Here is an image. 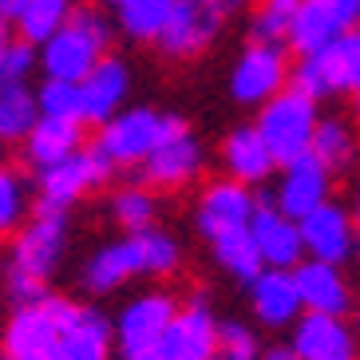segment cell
<instances>
[{
    "instance_id": "1",
    "label": "cell",
    "mask_w": 360,
    "mask_h": 360,
    "mask_svg": "<svg viewBox=\"0 0 360 360\" xmlns=\"http://www.w3.org/2000/svg\"><path fill=\"white\" fill-rule=\"evenodd\" d=\"M68 254V214L44 210L24 218V226L12 233V254L4 265V297L12 305H28L48 293V281L56 277Z\"/></svg>"
},
{
    "instance_id": "2",
    "label": "cell",
    "mask_w": 360,
    "mask_h": 360,
    "mask_svg": "<svg viewBox=\"0 0 360 360\" xmlns=\"http://www.w3.org/2000/svg\"><path fill=\"white\" fill-rule=\"evenodd\" d=\"M107 44H111V24H107V16L99 8H91V4H79V8L68 12L64 28L40 44L36 64L44 68L48 79L79 84L96 68L99 56H107Z\"/></svg>"
},
{
    "instance_id": "3",
    "label": "cell",
    "mask_w": 360,
    "mask_h": 360,
    "mask_svg": "<svg viewBox=\"0 0 360 360\" xmlns=\"http://www.w3.org/2000/svg\"><path fill=\"white\" fill-rule=\"evenodd\" d=\"M174 309H179V301L167 289L135 293L111 321V352L119 360H167L162 337H167Z\"/></svg>"
},
{
    "instance_id": "4",
    "label": "cell",
    "mask_w": 360,
    "mask_h": 360,
    "mask_svg": "<svg viewBox=\"0 0 360 360\" xmlns=\"http://www.w3.org/2000/svg\"><path fill=\"white\" fill-rule=\"evenodd\" d=\"M317 99L301 96L297 87H281L274 99H265L257 107V123L254 131L262 135V143L269 147L274 162L297 159V155H309V143H313V127H317Z\"/></svg>"
},
{
    "instance_id": "5",
    "label": "cell",
    "mask_w": 360,
    "mask_h": 360,
    "mask_svg": "<svg viewBox=\"0 0 360 360\" xmlns=\"http://www.w3.org/2000/svg\"><path fill=\"white\" fill-rule=\"evenodd\" d=\"M68 309H72V301L52 293L36 297L28 305H16L4 321V337H0L4 360H52Z\"/></svg>"
},
{
    "instance_id": "6",
    "label": "cell",
    "mask_w": 360,
    "mask_h": 360,
    "mask_svg": "<svg viewBox=\"0 0 360 360\" xmlns=\"http://www.w3.org/2000/svg\"><path fill=\"white\" fill-rule=\"evenodd\" d=\"M356 52L360 32H340L337 40L321 44L317 52L301 56V64L289 72V87H297L309 99L345 96L356 87Z\"/></svg>"
},
{
    "instance_id": "7",
    "label": "cell",
    "mask_w": 360,
    "mask_h": 360,
    "mask_svg": "<svg viewBox=\"0 0 360 360\" xmlns=\"http://www.w3.org/2000/svg\"><path fill=\"white\" fill-rule=\"evenodd\" d=\"M202 167H206L202 139L194 135L179 115H167L162 135L155 139V147H150L147 159H143L147 182L159 186V191H182V186H191L202 174Z\"/></svg>"
},
{
    "instance_id": "8",
    "label": "cell",
    "mask_w": 360,
    "mask_h": 360,
    "mask_svg": "<svg viewBox=\"0 0 360 360\" xmlns=\"http://www.w3.org/2000/svg\"><path fill=\"white\" fill-rule=\"evenodd\" d=\"M230 12L222 8V0H170L167 24L159 32V48L170 60H194L222 36Z\"/></svg>"
},
{
    "instance_id": "9",
    "label": "cell",
    "mask_w": 360,
    "mask_h": 360,
    "mask_svg": "<svg viewBox=\"0 0 360 360\" xmlns=\"http://www.w3.org/2000/svg\"><path fill=\"white\" fill-rule=\"evenodd\" d=\"M111 170H115V167H111L96 147H91V150L79 147L75 155H68V159H60V162H52V167L40 170V179H36L40 206H44V210L68 214L87 191L103 186V182L111 179Z\"/></svg>"
},
{
    "instance_id": "10",
    "label": "cell",
    "mask_w": 360,
    "mask_h": 360,
    "mask_svg": "<svg viewBox=\"0 0 360 360\" xmlns=\"http://www.w3.org/2000/svg\"><path fill=\"white\" fill-rule=\"evenodd\" d=\"M167 115H159L155 107H127L99 123V139L96 150L103 155L111 167H135L147 159V150L155 147V139L162 135Z\"/></svg>"
},
{
    "instance_id": "11",
    "label": "cell",
    "mask_w": 360,
    "mask_h": 360,
    "mask_svg": "<svg viewBox=\"0 0 360 360\" xmlns=\"http://www.w3.org/2000/svg\"><path fill=\"white\" fill-rule=\"evenodd\" d=\"M289 87V56L281 44H250L230 72V96L242 107H262Z\"/></svg>"
},
{
    "instance_id": "12",
    "label": "cell",
    "mask_w": 360,
    "mask_h": 360,
    "mask_svg": "<svg viewBox=\"0 0 360 360\" xmlns=\"http://www.w3.org/2000/svg\"><path fill=\"white\" fill-rule=\"evenodd\" d=\"M289 349H293L297 360H356L360 340L345 317L301 313L289 325Z\"/></svg>"
},
{
    "instance_id": "13",
    "label": "cell",
    "mask_w": 360,
    "mask_h": 360,
    "mask_svg": "<svg viewBox=\"0 0 360 360\" xmlns=\"http://www.w3.org/2000/svg\"><path fill=\"white\" fill-rule=\"evenodd\" d=\"M328 191H333V170L321 159H313V155H297V159L281 162L274 206L285 214V218L301 222L309 210H317L321 202H328Z\"/></svg>"
},
{
    "instance_id": "14",
    "label": "cell",
    "mask_w": 360,
    "mask_h": 360,
    "mask_svg": "<svg viewBox=\"0 0 360 360\" xmlns=\"http://www.w3.org/2000/svg\"><path fill=\"white\" fill-rule=\"evenodd\" d=\"M167 360H214L218 356V317L206 305V297H194L174 309V317L162 337Z\"/></svg>"
},
{
    "instance_id": "15",
    "label": "cell",
    "mask_w": 360,
    "mask_h": 360,
    "mask_svg": "<svg viewBox=\"0 0 360 360\" xmlns=\"http://www.w3.org/2000/svg\"><path fill=\"white\" fill-rule=\"evenodd\" d=\"M301 245H305V257L313 262H328V265H345L352 262V214L340 206V202H321L317 210H309L301 222Z\"/></svg>"
},
{
    "instance_id": "16",
    "label": "cell",
    "mask_w": 360,
    "mask_h": 360,
    "mask_svg": "<svg viewBox=\"0 0 360 360\" xmlns=\"http://www.w3.org/2000/svg\"><path fill=\"white\" fill-rule=\"evenodd\" d=\"M79 119L84 123H107V119L115 115V111H123V103H127L131 96V68L127 60H119V56H99L96 68L79 79Z\"/></svg>"
},
{
    "instance_id": "17",
    "label": "cell",
    "mask_w": 360,
    "mask_h": 360,
    "mask_svg": "<svg viewBox=\"0 0 360 360\" xmlns=\"http://www.w3.org/2000/svg\"><path fill=\"white\" fill-rule=\"evenodd\" d=\"M289 274H293L297 297H301V313H328V317L352 313V285L340 265L301 257Z\"/></svg>"
},
{
    "instance_id": "18",
    "label": "cell",
    "mask_w": 360,
    "mask_h": 360,
    "mask_svg": "<svg viewBox=\"0 0 360 360\" xmlns=\"http://www.w3.org/2000/svg\"><path fill=\"white\" fill-rule=\"evenodd\" d=\"M254 206H257V198H254L250 186H242V182H233V179H214L210 186L198 194L194 226H198V233L210 242V238H218V233H230V230L250 226Z\"/></svg>"
},
{
    "instance_id": "19",
    "label": "cell",
    "mask_w": 360,
    "mask_h": 360,
    "mask_svg": "<svg viewBox=\"0 0 360 360\" xmlns=\"http://www.w3.org/2000/svg\"><path fill=\"white\" fill-rule=\"evenodd\" d=\"M135 277H147L143 245H139V233H123V238L99 245L96 254L87 257L79 281H84V289L91 297H107L115 289H123L127 281H135Z\"/></svg>"
},
{
    "instance_id": "20",
    "label": "cell",
    "mask_w": 360,
    "mask_h": 360,
    "mask_svg": "<svg viewBox=\"0 0 360 360\" xmlns=\"http://www.w3.org/2000/svg\"><path fill=\"white\" fill-rule=\"evenodd\" d=\"M250 238L257 245V257L269 269H293L301 257H305V245H301V230H297L293 218L277 210L274 202H257L254 218H250Z\"/></svg>"
},
{
    "instance_id": "21",
    "label": "cell",
    "mask_w": 360,
    "mask_h": 360,
    "mask_svg": "<svg viewBox=\"0 0 360 360\" xmlns=\"http://www.w3.org/2000/svg\"><path fill=\"white\" fill-rule=\"evenodd\" d=\"M52 360H111V321L99 309L72 301Z\"/></svg>"
},
{
    "instance_id": "22",
    "label": "cell",
    "mask_w": 360,
    "mask_h": 360,
    "mask_svg": "<svg viewBox=\"0 0 360 360\" xmlns=\"http://www.w3.org/2000/svg\"><path fill=\"white\" fill-rule=\"evenodd\" d=\"M250 285V309H254L257 325L265 328H289L297 317H301V297H297L293 274L289 269H269L265 265L262 274Z\"/></svg>"
},
{
    "instance_id": "23",
    "label": "cell",
    "mask_w": 360,
    "mask_h": 360,
    "mask_svg": "<svg viewBox=\"0 0 360 360\" xmlns=\"http://www.w3.org/2000/svg\"><path fill=\"white\" fill-rule=\"evenodd\" d=\"M222 167H226V179L242 182V186H262L277 170V162L269 155V147L262 143V135L254 131V123H242L222 143Z\"/></svg>"
},
{
    "instance_id": "24",
    "label": "cell",
    "mask_w": 360,
    "mask_h": 360,
    "mask_svg": "<svg viewBox=\"0 0 360 360\" xmlns=\"http://www.w3.org/2000/svg\"><path fill=\"white\" fill-rule=\"evenodd\" d=\"M84 147V123L79 119H56V115H40L32 123V131L24 135V155L36 170L52 167V162L68 159Z\"/></svg>"
},
{
    "instance_id": "25",
    "label": "cell",
    "mask_w": 360,
    "mask_h": 360,
    "mask_svg": "<svg viewBox=\"0 0 360 360\" xmlns=\"http://www.w3.org/2000/svg\"><path fill=\"white\" fill-rule=\"evenodd\" d=\"M340 32H352V28H345V20L328 8L325 0H297V12H293V24H289L285 40L293 52L309 56V52H317L321 44L337 40Z\"/></svg>"
},
{
    "instance_id": "26",
    "label": "cell",
    "mask_w": 360,
    "mask_h": 360,
    "mask_svg": "<svg viewBox=\"0 0 360 360\" xmlns=\"http://www.w3.org/2000/svg\"><path fill=\"white\" fill-rule=\"evenodd\" d=\"M210 254H214V262H218V269H222L226 277H233V281H242V285L254 281V277L265 269L262 257H257L254 238H250V226L210 238Z\"/></svg>"
},
{
    "instance_id": "27",
    "label": "cell",
    "mask_w": 360,
    "mask_h": 360,
    "mask_svg": "<svg viewBox=\"0 0 360 360\" xmlns=\"http://www.w3.org/2000/svg\"><path fill=\"white\" fill-rule=\"evenodd\" d=\"M356 131L345 123V119L328 115V119H317V127H313V143H309V155L321 159L328 170H345L356 162Z\"/></svg>"
},
{
    "instance_id": "28",
    "label": "cell",
    "mask_w": 360,
    "mask_h": 360,
    "mask_svg": "<svg viewBox=\"0 0 360 360\" xmlns=\"http://www.w3.org/2000/svg\"><path fill=\"white\" fill-rule=\"evenodd\" d=\"M107 210H111V222L123 233H139V230H147V226H155V218H159V198H155L150 186L127 182V186H119L111 194Z\"/></svg>"
},
{
    "instance_id": "29",
    "label": "cell",
    "mask_w": 360,
    "mask_h": 360,
    "mask_svg": "<svg viewBox=\"0 0 360 360\" xmlns=\"http://www.w3.org/2000/svg\"><path fill=\"white\" fill-rule=\"evenodd\" d=\"M40 119L36 111V91L28 84H0V143H24Z\"/></svg>"
},
{
    "instance_id": "30",
    "label": "cell",
    "mask_w": 360,
    "mask_h": 360,
    "mask_svg": "<svg viewBox=\"0 0 360 360\" xmlns=\"http://www.w3.org/2000/svg\"><path fill=\"white\" fill-rule=\"evenodd\" d=\"M68 12H72V0H28L12 24L20 28V40L36 48V44H44L52 32L64 28Z\"/></svg>"
},
{
    "instance_id": "31",
    "label": "cell",
    "mask_w": 360,
    "mask_h": 360,
    "mask_svg": "<svg viewBox=\"0 0 360 360\" xmlns=\"http://www.w3.org/2000/svg\"><path fill=\"white\" fill-rule=\"evenodd\" d=\"M32 214V186L20 170L0 167V238H8Z\"/></svg>"
},
{
    "instance_id": "32",
    "label": "cell",
    "mask_w": 360,
    "mask_h": 360,
    "mask_svg": "<svg viewBox=\"0 0 360 360\" xmlns=\"http://www.w3.org/2000/svg\"><path fill=\"white\" fill-rule=\"evenodd\" d=\"M115 20L131 40H159L162 24H167L170 0H123L115 4Z\"/></svg>"
},
{
    "instance_id": "33",
    "label": "cell",
    "mask_w": 360,
    "mask_h": 360,
    "mask_svg": "<svg viewBox=\"0 0 360 360\" xmlns=\"http://www.w3.org/2000/svg\"><path fill=\"white\" fill-rule=\"evenodd\" d=\"M139 245H143V269L147 277H170L179 274L182 265V245L174 233L159 230V226H147V230H139Z\"/></svg>"
},
{
    "instance_id": "34",
    "label": "cell",
    "mask_w": 360,
    "mask_h": 360,
    "mask_svg": "<svg viewBox=\"0 0 360 360\" xmlns=\"http://www.w3.org/2000/svg\"><path fill=\"white\" fill-rule=\"evenodd\" d=\"M293 12H297V0H257L254 12H250L254 44H285Z\"/></svg>"
},
{
    "instance_id": "35",
    "label": "cell",
    "mask_w": 360,
    "mask_h": 360,
    "mask_svg": "<svg viewBox=\"0 0 360 360\" xmlns=\"http://www.w3.org/2000/svg\"><path fill=\"white\" fill-rule=\"evenodd\" d=\"M262 340L245 321H218V356L214 360H257Z\"/></svg>"
},
{
    "instance_id": "36",
    "label": "cell",
    "mask_w": 360,
    "mask_h": 360,
    "mask_svg": "<svg viewBox=\"0 0 360 360\" xmlns=\"http://www.w3.org/2000/svg\"><path fill=\"white\" fill-rule=\"evenodd\" d=\"M36 111L56 119H79V87L68 84V79H44L36 87Z\"/></svg>"
},
{
    "instance_id": "37",
    "label": "cell",
    "mask_w": 360,
    "mask_h": 360,
    "mask_svg": "<svg viewBox=\"0 0 360 360\" xmlns=\"http://www.w3.org/2000/svg\"><path fill=\"white\" fill-rule=\"evenodd\" d=\"M36 72V48L24 40H8L0 48V84H28Z\"/></svg>"
},
{
    "instance_id": "38",
    "label": "cell",
    "mask_w": 360,
    "mask_h": 360,
    "mask_svg": "<svg viewBox=\"0 0 360 360\" xmlns=\"http://www.w3.org/2000/svg\"><path fill=\"white\" fill-rule=\"evenodd\" d=\"M325 4L345 20V28H352V24L360 20V0H325Z\"/></svg>"
},
{
    "instance_id": "39",
    "label": "cell",
    "mask_w": 360,
    "mask_h": 360,
    "mask_svg": "<svg viewBox=\"0 0 360 360\" xmlns=\"http://www.w3.org/2000/svg\"><path fill=\"white\" fill-rule=\"evenodd\" d=\"M257 360H297V356H293L289 345H274V349H262V356H257Z\"/></svg>"
},
{
    "instance_id": "40",
    "label": "cell",
    "mask_w": 360,
    "mask_h": 360,
    "mask_svg": "<svg viewBox=\"0 0 360 360\" xmlns=\"http://www.w3.org/2000/svg\"><path fill=\"white\" fill-rule=\"evenodd\" d=\"M352 245H356V250H352V257L360 262V191H356V214H352Z\"/></svg>"
},
{
    "instance_id": "41",
    "label": "cell",
    "mask_w": 360,
    "mask_h": 360,
    "mask_svg": "<svg viewBox=\"0 0 360 360\" xmlns=\"http://www.w3.org/2000/svg\"><path fill=\"white\" fill-rule=\"evenodd\" d=\"M24 4H28V0H0V12H4V20H16Z\"/></svg>"
},
{
    "instance_id": "42",
    "label": "cell",
    "mask_w": 360,
    "mask_h": 360,
    "mask_svg": "<svg viewBox=\"0 0 360 360\" xmlns=\"http://www.w3.org/2000/svg\"><path fill=\"white\" fill-rule=\"evenodd\" d=\"M8 24H12V20H4V12H0V48H4V44L12 40V32H8Z\"/></svg>"
},
{
    "instance_id": "43",
    "label": "cell",
    "mask_w": 360,
    "mask_h": 360,
    "mask_svg": "<svg viewBox=\"0 0 360 360\" xmlns=\"http://www.w3.org/2000/svg\"><path fill=\"white\" fill-rule=\"evenodd\" d=\"M242 4H245V0H222V8H226V12H238Z\"/></svg>"
},
{
    "instance_id": "44",
    "label": "cell",
    "mask_w": 360,
    "mask_h": 360,
    "mask_svg": "<svg viewBox=\"0 0 360 360\" xmlns=\"http://www.w3.org/2000/svg\"><path fill=\"white\" fill-rule=\"evenodd\" d=\"M352 333H356V340H360V301H356V328H352Z\"/></svg>"
},
{
    "instance_id": "45",
    "label": "cell",
    "mask_w": 360,
    "mask_h": 360,
    "mask_svg": "<svg viewBox=\"0 0 360 360\" xmlns=\"http://www.w3.org/2000/svg\"><path fill=\"white\" fill-rule=\"evenodd\" d=\"M352 91H356V115H360V87H352Z\"/></svg>"
},
{
    "instance_id": "46",
    "label": "cell",
    "mask_w": 360,
    "mask_h": 360,
    "mask_svg": "<svg viewBox=\"0 0 360 360\" xmlns=\"http://www.w3.org/2000/svg\"><path fill=\"white\" fill-rule=\"evenodd\" d=\"M107 4H123V0H107Z\"/></svg>"
},
{
    "instance_id": "47",
    "label": "cell",
    "mask_w": 360,
    "mask_h": 360,
    "mask_svg": "<svg viewBox=\"0 0 360 360\" xmlns=\"http://www.w3.org/2000/svg\"><path fill=\"white\" fill-rule=\"evenodd\" d=\"M356 24H360V20H356Z\"/></svg>"
}]
</instances>
